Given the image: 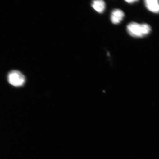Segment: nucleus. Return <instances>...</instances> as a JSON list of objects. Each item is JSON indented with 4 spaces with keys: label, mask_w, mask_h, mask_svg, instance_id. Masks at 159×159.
Listing matches in <instances>:
<instances>
[{
    "label": "nucleus",
    "mask_w": 159,
    "mask_h": 159,
    "mask_svg": "<svg viewBox=\"0 0 159 159\" xmlns=\"http://www.w3.org/2000/svg\"><path fill=\"white\" fill-rule=\"evenodd\" d=\"M9 83L13 86L19 87L23 86L25 81V78L22 73L16 70H12L7 75Z\"/></svg>",
    "instance_id": "2"
},
{
    "label": "nucleus",
    "mask_w": 159,
    "mask_h": 159,
    "mask_svg": "<svg viewBox=\"0 0 159 159\" xmlns=\"http://www.w3.org/2000/svg\"><path fill=\"white\" fill-rule=\"evenodd\" d=\"M145 4L149 11L154 13H158L159 10L158 0H146Z\"/></svg>",
    "instance_id": "4"
},
{
    "label": "nucleus",
    "mask_w": 159,
    "mask_h": 159,
    "mask_svg": "<svg viewBox=\"0 0 159 159\" xmlns=\"http://www.w3.org/2000/svg\"><path fill=\"white\" fill-rule=\"evenodd\" d=\"M125 14L124 11L119 9H115L111 13V20L114 25L120 23L124 19Z\"/></svg>",
    "instance_id": "3"
},
{
    "label": "nucleus",
    "mask_w": 159,
    "mask_h": 159,
    "mask_svg": "<svg viewBox=\"0 0 159 159\" xmlns=\"http://www.w3.org/2000/svg\"><path fill=\"white\" fill-rule=\"evenodd\" d=\"M129 3H132L135 2H138L137 0H129V1H125Z\"/></svg>",
    "instance_id": "6"
},
{
    "label": "nucleus",
    "mask_w": 159,
    "mask_h": 159,
    "mask_svg": "<svg viewBox=\"0 0 159 159\" xmlns=\"http://www.w3.org/2000/svg\"><path fill=\"white\" fill-rule=\"evenodd\" d=\"M127 30L131 36L142 38L148 35L151 32L152 29L148 24H140L136 22H132L127 25Z\"/></svg>",
    "instance_id": "1"
},
{
    "label": "nucleus",
    "mask_w": 159,
    "mask_h": 159,
    "mask_svg": "<svg viewBox=\"0 0 159 159\" xmlns=\"http://www.w3.org/2000/svg\"><path fill=\"white\" fill-rule=\"evenodd\" d=\"M92 7L98 13H101L104 11L105 8V3L102 0H96L93 2Z\"/></svg>",
    "instance_id": "5"
}]
</instances>
